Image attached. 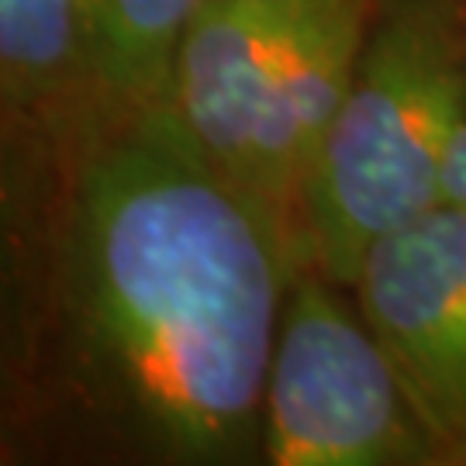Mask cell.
<instances>
[{
	"label": "cell",
	"instance_id": "1",
	"mask_svg": "<svg viewBox=\"0 0 466 466\" xmlns=\"http://www.w3.org/2000/svg\"><path fill=\"white\" fill-rule=\"evenodd\" d=\"M304 259L169 104L86 128L69 187V318L90 377L156 450L190 463L263 452L269 356Z\"/></svg>",
	"mask_w": 466,
	"mask_h": 466
},
{
	"label": "cell",
	"instance_id": "2",
	"mask_svg": "<svg viewBox=\"0 0 466 466\" xmlns=\"http://www.w3.org/2000/svg\"><path fill=\"white\" fill-rule=\"evenodd\" d=\"M370 28L373 0H204L173 63L169 111L300 249L304 173Z\"/></svg>",
	"mask_w": 466,
	"mask_h": 466
},
{
	"label": "cell",
	"instance_id": "3",
	"mask_svg": "<svg viewBox=\"0 0 466 466\" xmlns=\"http://www.w3.org/2000/svg\"><path fill=\"white\" fill-rule=\"evenodd\" d=\"M466 117V52L429 4L373 21L346 97L300 187L304 252L352 287L367 249L442 204L452 138Z\"/></svg>",
	"mask_w": 466,
	"mask_h": 466
},
{
	"label": "cell",
	"instance_id": "4",
	"mask_svg": "<svg viewBox=\"0 0 466 466\" xmlns=\"http://www.w3.org/2000/svg\"><path fill=\"white\" fill-rule=\"evenodd\" d=\"M339 287L311 259L287 287L263 390V460L273 466L446 460L390 352Z\"/></svg>",
	"mask_w": 466,
	"mask_h": 466
},
{
	"label": "cell",
	"instance_id": "5",
	"mask_svg": "<svg viewBox=\"0 0 466 466\" xmlns=\"http://www.w3.org/2000/svg\"><path fill=\"white\" fill-rule=\"evenodd\" d=\"M352 290L446 460H466V208L435 204L377 238Z\"/></svg>",
	"mask_w": 466,
	"mask_h": 466
},
{
	"label": "cell",
	"instance_id": "6",
	"mask_svg": "<svg viewBox=\"0 0 466 466\" xmlns=\"http://www.w3.org/2000/svg\"><path fill=\"white\" fill-rule=\"evenodd\" d=\"M204 0H80L100 115L159 107L173 63Z\"/></svg>",
	"mask_w": 466,
	"mask_h": 466
},
{
	"label": "cell",
	"instance_id": "7",
	"mask_svg": "<svg viewBox=\"0 0 466 466\" xmlns=\"http://www.w3.org/2000/svg\"><path fill=\"white\" fill-rule=\"evenodd\" d=\"M0 76L17 115L52 121L76 100L97 104L80 0H0Z\"/></svg>",
	"mask_w": 466,
	"mask_h": 466
},
{
	"label": "cell",
	"instance_id": "8",
	"mask_svg": "<svg viewBox=\"0 0 466 466\" xmlns=\"http://www.w3.org/2000/svg\"><path fill=\"white\" fill-rule=\"evenodd\" d=\"M442 204L466 208V117L452 138L450 163H446V177H442Z\"/></svg>",
	"mask_w": 466,
	"mask_h": 466
}]
</instances>
